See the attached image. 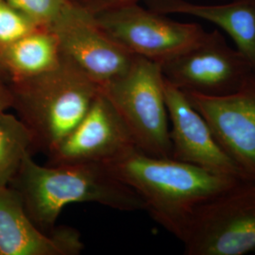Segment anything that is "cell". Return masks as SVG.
<instances>
[{
  "label": "cell",
  "instance_id": "8",
  "mask_svg": "<svg viewBox=\"0 0 255 255\" xmlns=\"http://www.w3.org/2000/svg\"><path fill=\"white\" fill-rule=\"evenodd\" d=\"M161 65L164 79L177 88L208 97L235 93L255 74L218 30L206 31L196 45Z\"/></svg>",
  "mask_w": 255,
  "mask_h": 255
},
{
  "label": "cell",
  "instance_id": "2",
  "mask_svg": "<svg viewBox=\"0 0 255 255\" xmlns=\"http://www.w3.org/2000/svg\"><path fill=\"white\" fill-rule=\"evenodd\" d=\"M9 185L44 232L52 231L63 209L73 203H97L122 212L145 210L136 192L102 163L41 165L28 154Z\"/></svg>",
  "mask_w": 255,
  "mask_h": 255
},
{
  "label": "cell",
  "instance_id": "1",
  "mask_svg": "<svg viewBox=\"0 0 255 255\" xmlns=\"http://www.w3.org/2000/svg\"><path fill=\"white\" fill-rule=\"evenodd\" d=\"M102 164L136 192L150 217L180 240L201 204L244 181L173 158L145 154L136 147Z\"/></svg>",
  "mask_w": 255,
  "mask_h": 255
},
{
  "label": "cell",
  "instance_id": "13",
  "mask_svg": "<svg viewBox=\"0 0 255 255\" xmlns=\"http://www.w3.org/2000/svg\"><path fill=\"white\" fill-rule=\"evenodd\" d=\"M149 9L162 14L180 13L217 25L231 37L255 74V0H234L220 5L187 0H148Z\"/></svg>",
  "mask_w": 255,
  "mask_h": 255
},
{
  "label": "cell",
  "instance_id": "16",
  "mask_svg": "<svg viewBox=\"0 0 255 255\" xmlns=\"http://www.w3.org/2000/svg\"><path fill=\"white\" fill-rule=\"evenodd\" d=\"M39 28L7 0H0V49Z\"/></svg>",
  "mask_w": 255,
  "mask_h": 255
},
{
  "label": "cell",
  "instance_id": "15",
  "mask_svg": "<svg viewBox=\"0 0 255 255\" xmlns=\"http://www.w3.org/2000/svg\"><path fill=\"white\" fill-rule=\"evenodd\" d=\"M33 138L17 116L0 113V185H9L25 157L31 154Z\"/></svg>",
  "mask_w": 255,
  "mask_h": 255
},
{
  "label": "cell",
  "instance_id": "4",
  "mask_svg": "<svg viewBox=\"0 0 255 255\" xmlns=\"http://www.w3.org/2000/svg\"><path fill=\"white\" fill-rule=\"evenodd\" d=\"M164 82L161 64L136 56L125 73L101 89L125 123L138 150L171 158Z\"/></svg>",
  "mask_w": 255,
  "mask_h": 255
},
{
  "label": "cell",
  "instance_id": "17",
  "mask_svg": "<svg viewBox=\"0 0 255 255\" xmlns=\"http://www.w3.org/2000/svg\"><path fill=\"white\" fill-rule=\"evenodd\" d=\"M23 12L37 27L47 28L67 0H7Z\"/></svg>",
  "mask_w": 255,
  "mask_h": 255
},
{
  "label": "cell",
  "instance_id": "10",
  "mask_svg": "<svg viewBox=\"0 0 255 255\" xmlns=\"http://www.w3.org/2000/svg\"><path fill=\"white\" fill-rule=\"evenodd\" d=\"M132 147L125 123L101 89L80 123L47 154L46 164L104 163Z\"/></svg>",
  "mask_w": 255,
  "mask_h": 255
},
{
  "label": "cell",
  "instance_id": "14",
  "mask_svg": "<svg viewBox=\"0 0 255 255\" xmlns=\"http://www.w3.org/2000/svg\"><path fill=\"white\" fill-rule=\"evenodd\" d=\"M0 59L9 82H15L54 69L63 55L54 34L39 27L0 49Z\"/></svg>",
  "mask_w": 255,
  "mask_h": 255
},
{
  "label": "cell",
  "instance_id": "19",
  "mask_svg": "<svg viewBox=\"0 0 255 255\" xmlns=\"http://www.w3.org/2000/svg\"><path fill=\"white\" fill-rule=\"evenodd\" d=\"M136 1L137 0H93L94 7L96 6V8H94L92 10H99V9L107 8V7L114 6V5H118V4H121V3L136 2Z\"/></svg>",
  "mask_w": 255,
  "mask_h": 255
},
{
  "label": "cell",
  "instance_id": "7",
  "mask_svg": "<svg viewBox=\"0 0 255 255\" xmlns=\"http://www.w3.org/2000/svg\"><path fill=\"white\" fill-rule=\"evenodd\" d=\"M62 55L101 87L125 73L135 59L100 26L92 9L67 0L47 27Z\"/></svg>",
  "mask_w": 255,
  "mask_h": 255
},
{
  "label": "cell",
  "instance_id": "11",
  "mask_svg": "<svg viewBox=\"0 0 255 255\" xmlns=\"http://www.w3.org/2000/svg\"><path fill=\"white\" fill-rule=\"evenodd\" d=\"M164 94L170 125L171 158L249 181L220 147L208 123L184 92L165 80Z\"/></svg>",
  "mask_w": 255,
  "mask_h": 255
},
{
  "label": "cell",
  "instance_id": "18",
  "mask_svg": "<svg viewBox=\"0 0 255 255\" xmlns=\"http://www.w3.org/2000/svg\"><path fill=\"white\" fill-rule=\"evenodd\" d=\"M13 95L9 81L0 77V113L12 109Z\"/></svg>",
  "mask_w": 255,
  "mask_h": 255
},
{
  "label": "cell",
  "instance_id": "5",
  "mask_svg": "<svg viewBox=\"0 0 255 255\" xmlns=\"http://www.w3.org/2000/svg\"><path fill=\"white\" fill-rule=\"evenodd\" d=\"M181 241L186 255L255 252V181H240L201 204Z\"/></svg>",
  "mask_w": 255,
  "mask_h": 255
},
{
  "label": "cell",
  "instance_id": "20",
  "mask_svg": "<svg viewBox=\"0 0 255 255\" xmlns=\"http://www.w3.org/2000/svg\"><path fill=\"white\" fill-rule=\"evenodd\" d=\"M0 77H2V78H4L5 80L9 81V79H8V77H7V74H6V72H5V70H4V67H3L2 63H1V59H0Z\"/></svg>",
  "mask_w": 255,
  "mask_h": 255
},
{
  "label": "cell",
  "instance_id": "9",
  "mask_svg": "<svg viewBox=\"0 0 255 255\" xmlns=\"http://www.w3.org/2000/svg\"><path fill=\"white\" fill-rule=\"evenodd\" d=\"M208 123L223 151L255 181V74L237 92L219 97L185 93Z\"/></svg>",
  "mask_w": 255,
  "mask_h": 255
},
{
  "label": "cell",
  "instance_id": "12",
  "mask_svg": "<svg viewBox=\"0 0 255 255\" xmlns=\"http://www.w3.org/2000/svg\"><path fill=\"white\" fill-rule=\"evenodd\" d=\"M82 250L79 232L55 227L46 234L30 219L18 192L0 185V255H77Z\"/></svg>",
  "mask_w": 255,
  "mask_h": 255
},
{
  "label": "cell",
  "instance_id": "3",
  "mask_svg": "<svg viewBox=\"0 0 255 255\" xmlns=\"http://www.w3.org/2000/svg\"><path fill=\"white\" fill-rule=\"evenodd\" d=\"M9 84L12 109L29 129L34 147L46 154L80 123L101 90L64 57L54 69Z\"/></svg>",
  "mask_w": 255,
  "mask_h": 255
},
{
  "label": "cell",
  "instance_id": "6",
  "mask_svg": "<svg viewBox=\"0 0 255 255\" xmlns=\"http://www.w3.org/2000/svg\"><path fill=\"white\" fill-rule=\"evenodd\" d=\"M105 32L131 54L163 64L196 45L206 31L182 23L136 2L93 10Z\"/></svg>",
  "mask_w": 255,
  "mask_h": 255
}]
</instances>
